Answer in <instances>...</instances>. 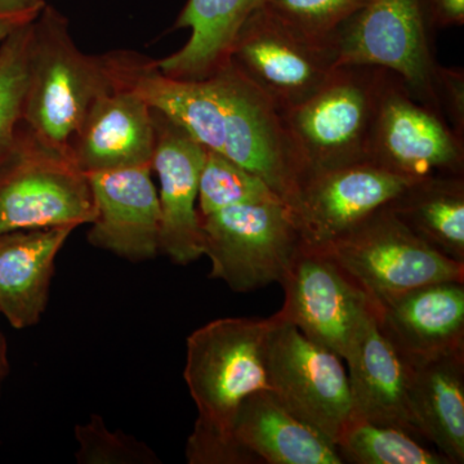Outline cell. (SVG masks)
Instances as JSON below:
<instances>
[{"mask_svg": "<svg viewBox=\"0 0 464 464\" xmlns=\"http://www.w3.org/2000/svg\"><path fill=\"white\" fill-rule=\"evenodd\" d=\"M109 61L115 83L139 93L204 148L255 173L295 208L301 170L279 110L231 60L200 81L163 74L155 61L130 52L109 53Z\"/></svg>", "mask_w": 464, "mask_h": 464, "instance_id": "cell-1", "label": "cell"}, {"mask_svg": "<svg viewBox=\"0 0 464 464\" xmlns=\"http://www.w3.org/2000/svg\"><path fill=\"white\" fill-rule=\"evenodd\" d=\"M273 319L225 317L188 337L185 378L198 409L188 436L190 464H258L232 439V423L243 400L270 390L266 346Z\"/></svg>", "mask_w": 464, "mask_h": 464, "instance_id": "cell-2", "label": "cell"}, {"mask_svg": "<svg viewBox=\"0 0 464 464\" xmlns=\"http://www.w3.org/2000/svg\"><path fill=\"white\" fill-rule=\"evenodd\" d=\"M114 87L108 53L79 50L69 21L45 5L33 21L23 125L39 142L69 152L93 101Z\"/></svg>", "mask_w": 464, "mask_h": 464, "instance_id": "cell-3", "label": "cell"}, {"mask_svg": "<svg viewBox=\"0 0 464 464\" xmlns=\"http://www.w3.org/2000/svg\"><path fill=\"white\" fill-rule=\"evenodd\" d=\"M386 72L378 66H337L308 99L280 111L302 183L314 174L366 161Z\"/></svg>", "mask_w": 464, "mask_h": 464, "instance_id": "cell-4", "label": "cell"}, {"mask_svg": "<svg viewBox=\"0 0 464 464\" xmlns=\"http://www.w3.org/2000/svg\"><path fill=\"white\" fill-rule=\"evenodd\" d=\"M96 218L90 179L69 152L34 139L21 125L0 164V234L72 227Z\"/></svg>", "mask_w": 464, "mask_h": 464, "instance_id": "cell-5", "label": "cell"}, {"mask_svg": "<svg viewBox=\"0 0 464 464\" xmlns=\"http://www.w3.org/2000/svg\"><path fill=\"white\" fill-rule=\"evenodd\" d=\"M433 32L423 0H368L333 38L337 66L383 67L440 115Z\"/></svg>", "mask_w": 464, "mask_h": 464, "instance_id": "cell-6", "label": "cell"}, {"mask_svg": "<svg viewBox=\"0 0 464 464\" xmlns=\"http://www.w3.org/2000/svg\"><path fill=\"white\" fill-rule=\"evenodd\" d=\"M322 249L375 306L430 284L464 283L462 262L445 257L415 237L386 206Z\"/></svg>", "mask_w": 464, "mask_h": 464, "instance_id": "cell-7", "label": "cell"}, {"mask_svg": "<svg viewBox=\"0 0 464 464\" xmlns=\"http://www.w3.org/2000/svg\"><path fill=\"white\" fill-rule=\"evenodd\" d=\"M200 228L210 279L237 293L282 283L302 243L292 210L283 203L226 208L200 216Z\"/></svg>", "mask_w": 464, "mask_h": 464, "instance_id": "cell-8", "label": "cell"}, {"mask_svg": "<svg viewBox=\"0 0 464 464\" xmlns=\"http://www.w3.org/2000/svg\"><path fill=\"white\" fill-rule=\"evenodd\" d=\"M266 346L270 391L290 413L334 444L353 418L350 382L342 359L271 316Z\"/></svg>", "mask_w": 464, "mask_h": 464, "instance_id": "cell-9", "label": "cell"}, {"mask_svg": "<svg viewBox=\"0 0 464 464\" xmlns=\"http://www.w3.org/2000/svg\"><path fill=\"white\" fill-rule=\"evenodd\" d=\"M366 161L411 181L464 174V139L435 110L414 99L401 78L387 70Z\"/></svg>", "mask_w": 464, "mask_h": 464, "instance_id": "cell-10", "label": "cell"}, {"mask_svg": "<svg viewBox=\"0 0 464 464\" xmlns=\"http://www.w3.org/2000/svg\"><path fill=\"white\" fill-rule=\"evenodd\" d=\"M283 307L275 314L308 340L346 359L375 304L323 249L301 243L283 282Z\"/></svg>", "mask_w": 464, "mask_h": 464, "instance_id": "cell-11", "label": "cell"}, {"mask_svg": "<svg viewBox=\"0 0 464 464\" xmlns=\"http://www.w3.org/2000/svg\"><path fill=\"white\" fill-rule=\"evenodd\" d=\"M230 60L279 112L308 99L337 67L331 43L308 38L261 5L241 25Z\"/></svg>", "mask_w": 464, "mask_h": 464, "instance_id": "cell-12", "label": "cell"}, {"mask_svg": "<svg viewBox=\"0 0 464 464\" xmlns=\"http://www.w3.org/2000/svg\"><path fill=\"white\" fill-rule=\"evenodd\" d=\"M411 182L368 161L308 177L292 209L302 244L325 248Z\"/></svg>", "mask_w": 464, "mask_h": 464, "instance_id": "cell-13", "label": "cell"}, {"mask_svg": "<svg viewBox=\"0 0 464 464\" xmlns=\"http://www.w3.org/2000/svg\"><path fill=\"white\" fill-rule=\"evenodd\" d=\"M154 118L157 141L152 169L160 183V253L176 265H188L203 256L197 201L207 150L155 110Z\"/></svg>", "mask_w": 464, "mask_h": 464, "instance_id": "cell-14", "label": "cell"}, {"mask_svg": "<svg viewBox=\"0 0 464 464\" xmlns=\"http://www.w3.org/2000/svg\"><path fill=\"white\" fill-rule=\"evenodd\" d=\"M152 167L125 168L87 174L96 218L88 241L130 262L160 253L161 212Z\"/></svg>", "mask_w": 464, "mask_h": 464, "instance_id": "cell-15", "label": "cell"}, {"mask_svg": "<svg viewBox=\"0 0 464 464\" xmlns=\"http://www.w3.org/2000/svg\"><path fill=\"white\" fill-rule=\"evenodd\" d=\"M154 110L130 88L115 83L88 109L69 154L85 174L152 167Z\"/></svg>", "mask_w": 464, "mask_h": 464, "instance_id": "cell-16", "label": "cell"}, {"mask_svg": "<svg viewBox=\"0 0 464 464\" xmlns=\"http://www.w3.org/2000/svg\"><path fill=\"white\" fill-rule=\"evenodd\" d=\"M353 417L401 430L422 441L411 401V364L378 326L366 319L346 357Z\"/></svg>", "mask_w": 464, "mask_h": 464, "instance_id": "cell-17", "label": "cell"}, {"mask_svg": "<svg viewBox=\"0 0 464 464\" xmlns=\"http://www.w3.org/2000/svg\"><path fill=\"white\" fill-rule=\"evenodd\" d=\"M382 333L409 360L464 348V283L430 284L381 302Z\"/></svg>", "mask_w": 464, "mask_h": 464, "instance_id": "cell-18", "label": "cell"}, {"mask_svg": "<svg viewBox=\"0 0 464 464\" xmlns=\"http://www.w3.org/2000/svg\"><path fill=\"white\" fill-rule=\"evenodd\" d=\"M72 227L0 234V314L14 328L36 325L45 308L54 261Z\"/></svg>", "mask_w": 464, "mask_h": 464, "instance_id": "cell-19", "label": "cell"}, {"mask_svg": "<svg viewBox=\"0 0 464 464\" xmlns=\"http://www.w3.org/2000/svg\"><path fill=\"white\" fill-rule=\"evenodd\" d=\"M232 439L258 463L343 464L334 444L290 413L270 390L243 400Z\"/></svg>", "mask_w": 464, "mask_h": 464, "instance_id": "cell-20", "label": "cell"}, {"mask_svg": "<svg viewBox=\"0 0 464 464\" xmlns=\"http://www.w3.org/2000/svg\"><path fill=\"white\" fill-rule=\"evenodd\" d=\"M411 401L423 440L451 464L464 462V348L409 360Z\"/></svg>", "mask_w": 464, "mask_h": 464, "instance_id": "cell-21", "label": "cell"}, {"mask_svg": "<svg viewBox=\"0 0 464 464\" xmlns=\"http://www.w3.org/2000/svg\"><path fill=\"white\" fill-rule=\"evenodd\" d=\"M261 0H188L176 29H190L188 43L155 61L163 74L186 81L208 78L230 61L232 44L244 21Z\"/></svg>", "mask_w": 464, "mask_h": 464, "instance_id": "cell-22", "label": "cell"}, {"mask_svg": "<svg viewBox=\"0 0 464 464\" xmlns=\"http://www.w3.org/2000/svg\"><path fill=\"white\" fill-rule=\"evenodd\" d=\"M386 208L415 237L464 264V174L417 179Z\"/></svg>", "mask_w": 464, "mask_h": 464, "instance_id": "cell-23", "label": "cell"}, {"mask_svg": "<svg viewBox=\"0 0 464 464\" xmlns=\"http://www.w3.org/2000/svg\"><path fill=\"white\" fill-rule=\"evenodd\" d=\"M335 449L343 463L353 464H451L401 430L380 426L353 417L343 427Z\"/></svg>", "mask_w": 464, "mask_h": 464, "instance_id": "cell-24", "label": "cell"}, {"mask_svg": "<svg viewBox=\"0 0 464 464\" xmlns=\"http://www.w3.org/2000/svg\"><path fill=\"white\" fill-rule=\"evenodd\" d=\"M206 150L198 198L200 216L249 204H284L279 195L255 173L218 152Z\"/></svg>", "mask_w": 464, "mask_h": 464, "instance_id": "cell-25", "label": "cell"}, {"mask_svg": "<svg viewBox=\"0 0 464 464\" xmlns=\"http://www.w3.org/2000/svg\"><path fill=\"white\" fill-rule=\"evenodd\" d=\"M33 21L0 44V164L11 154L23 123Z\"/></svg>", "mask_w": 464, "mask_h": 464, "instance_id": "cell-26", "label": "cell"}, {"mask_svg": "<svg viewBox=\"0 0 464 464\" xmlns=\"http://www.w3.org/2000/svg\"><path fill=\"white\" fill-rule=\"evenodd\" d=\"M368 0H261L259 5L308 38L333 44L335 33Z\"/></svg>", "mask_w": 464, "mask_h": 464, "instance_id": "cell-27", "label": "cell"}, {"mask_svg": "<svg viewBox=\"0 0 464 464\" xmlns=\"http://www.w3.org/2000/svg\"><path fill=\"white\" fill-rule=\"evenodd\" d=\"M79 444L76 462L81 464H158L154 450L133 436L110 431L100 415L93 414L90 422L75 427Z\"/></svg>", "mask_w": 464, "mask_h": 464, "instance_id": "cell-28", "label": "cell"}, {"mask_svg": "<svg viewBox=\"0 0 464 464\" xmlns=\"http://www.w3.org/2000/svg\"><path fill=\"white\" fill-rule=\"evenodd\" d=\"M436 99L440 115L464 139V72L462 67L439 66Z\"/></svg>", "mask_w": 464, "mask_h": 464, "instance_id": "cell-29", "label": "cell"}, {"mask_svg": "<svg viewBox=\"0 0 464 464\" xmlns=\"http://www.w3.org/2000/svg\"><path fill=\"white\" fill-rule=\"evenodd\" d=\"M433 29H449L464 24V0H423Z\"/></svg>", "mask_w": 464, "mask_h": 464, "instance_id": "cell-30", "label": "cell"}, {"mask_svg": "<svg viewBox=\"0 0 464 464\" xmlns=\"http://www.w3.org/2000/svg\"><path fill=\"white\" fill-rule=\"evenodd\" d=\"M45 5V0H0V14L36 17Z\"/></svg>", "mask_w": 464, "mask_h": 464, "instance_id": "cell-31", "label": "cell"}, {"mask_svg": "<svg viewBox=\"0 0 464 464\" xmlns=\"http://www.w3.org/2000/svg\"><path fill=\"white\" fill-rule=\"evenodd\" d=\"M35 17L29 16H5L0 14V44L8 38L9 34L14 32L18 26L29 23Z\"/></svg>", "mask_w": 464, "mask_h": 464, "instance_id": "cell-32", "label": "cell"}, {"mask_svg": "<svg viewBox=\"0 0 464 464\" xmlns=\"http://www.w3.org/2000/svg\"><path fill=\"white\" fill-rule=\"evenodd\" d=\"M8 371L7 342H5L3 333L0 332V389H2L3 381H5Z\"/></svg>", "mask_w": 464, "mask_h": 464, "instance_id": "cell-33", "label": "cell"}]
</instances>
